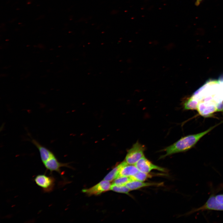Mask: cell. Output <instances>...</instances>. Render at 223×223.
<instances>
[{
    "label": "cell",
    "instance_id": "obj_1",
    "mask_svg": "<svg viewBox=\"0 0 223 223\" xmlns=\"http://www.w3.org/2000/svg\"><path fill=\"white\" fill-rule=\"evenodd\" d=\"M218 125V124L211 127L204 131L188 135L181 138L173 144L165 148L164 151L166 153L161 156L160 158H162L175 153L185 152L190 149L194 146L202 138Z\"/></svg>",
    "mask_w": 223,
    "mask_h": 223
},
{
    "label": "cell",
    "instance_id": "obj_2",
    "mask_svg": "<svg viewBox=\"0 0 223 223\" xmlns=\"http://www.w3.org/2000/svg\"><path fill=\"white\" fill-rule=\"evenodd\" d=\"M146 150L144 146L138 141L134 143L128 151L125 160L130 164H135L143 156Z\"/></svg>",
    "mask_w": 223,
    "mask_h": 223
},
{
    "label": "cell",
    "instance_id": "obj_3",
    "mask_svg": "<svg viewBox=\"0 0 223 223\" xmlns=\"http://www.w3.org/2000/svg\"><path fill=\"white\" fill-rule=\"evenodd\" d=\"M36 184L42 189L44 193H50L54 189L55 179L53 176H47L45 174H40L34 178Z\"/></svg>",
    "mask_w": 223,
    "mask_h": 223
},
{
    "label": "cell",
    "instance_id": "obj_4",
    "mask_svg": "<svg viewBox=\"0 0 223 223\" xmlns=\"http://www.w3.org/2000/svg\"><path fill=\"white\" fill-rule=\"evenodd\" d=\"M135 165L139 171L146 173H149L153 170H157L164 172H167L165 168L152 163L144 156L141 158Z\"/></svg>",
    "mask_w": 223,
    "mask_h": 223
},
{
    "label": "cell",
    "instance_id": "obj_5",
    "mask_svg": "<svg viewBox=\"0 0 223 223\" xmlns=\"http://www.w3.org/2000/svg\"><path fill=\"white\" fill-rule=\"evenodd\" d=\"M111 186L109 181L104 180L92 187L83 189L82 191L89 196L98 195L110 190Z\"/></svg>",
    "mask_w": 223,
    "mask_h": 223
},
{
    "label": "cell",
    "instance_id": "obj_6",
    "mask_svg": "<svg viewBox=\"0 0 223 223\" xmlns=\"http://www.w3.org/2000/svg\"><path fill=\"white\" fill-rule=\"evenodd\" d=\"M207 210L223 211V205L220 203L216 199L215 196L212 195L210 196L203 205L196 208L193 212Z\"/></svg>",
    "mask_w": 223,
    "mask_h": 223
},
{
    "label": "cell",
    "instance_id": "obj_7",
    "mask_svg": "<svg viewBox=\"0 0 223 223\" xmlns=\"http://www.w3.org/2000/svg\"><path fill=\"white\" fill-rule=\"evenodd\" d=\"M43 164L46 169L49 171L50 173L55 171L60 175L62 174L61 168L63 167L68 166L67 164L62 163L59 162L55 155L47 160L43 163Z\"/></svg>",
    "mask_w": 223,
    "mask_h": 223
},
{
    "label": "cell",
    "instance_id": "obj_8",
    "mask_svg": "<svg viewBox=\"0 0 223 223\" xmlns=\"http://www.w3.org/2000/svg\"><path fill=\"white\" fill-rule=\"evenodd\" d=\"M31 141L38 149L41 160L43 164L55 155L52 151L42 146L36 140L32 138L31 139Z\"/></svg>",
    "mask_w": 223,
    "mask_h": 223
},
{
    "label": "cell",
    "instance_id": "obj_9",
    "mask_svg": "<svg viewBox=\"0 0 223 223\" xmlns=\"http://www.w3.org/2000/svg\"><path fill=\"white\" fill-rule=\"evenodd\" d=\"M162 183L155 182H145L143 181L132 180L127 183L125 186L130 190H134L141 188L152 186H161Z\"/></svg>",
    "mask_w": 223,
    "mask_h": 223
},
{
    "label": "cell",
    "instance_id": "obj_10",
    "mask_svg": "<svg viewBox=\"0 0 223 223\" xmlns=\"http://www.w3.org/2000/svg\"><path fill=\"white\" fill-rule=\"evenodd\" d=\"M138 171L135 165L130 164L126 163L120 169L118 177H131L134 175Z\"/></svg>",
    "mask_w": 223,
    "mask_h": 223
},
{
    "label": "cell",
    "instance_id": "obj_11",
    "mask_svg": "<svg viewBox=\"0 0 223 223\" xmlns=\"http://www.w3.org/2000/svg\"><path fill=\"white\" fill-rule=\"evenodd\" d=\"M126 163L125 161H124L115 167L105 177L104 180L110 181L118 177L120 169Z\"/></svg>",
    "mask_w": 223,
    "mask_h": 223
},
{
    "label": "cell",
    "instance_id": "obj_12",
    "mask_svg": "<svg viewBox=\"0 0 223 223\" xmlns=\"http://www.w3.org/2000/svg\"><path fill=\"white\" fill-rule=\"evenodd\" d=\"M153 175L149 173H146L140 171L133 176L131 177L132 180L143 181L147 179L151 178Z\"/></svg>",
    "mask_w": 223,
    "mask_h": 223
},
{
    "label": "cell",
    "instance_id": "obj_13",
    "mask_svg": "<svg viewBox=\"0 0 223 223\" xmlns=\"http://www.w3.org/2000/svg\"><path fill=\"white\" fill-rule=\"evenodd\" d=\"M110 190L118 193L129 195L130 190L125 186H120L112 184L111 185Z\"/></svg>",
    "mask_w": 223,
    "mask_h": 223
},
{
    "label": "cell",
    "instance_id": "obj_14",
    "mask_svg": "<svg viewBox=\"0 0 223 223\" xmlns=\"http://www.w3.org/2000/svg\"><path fill=\"white\" fill-rule=\"evenodd\" d=\"M132 180L131 177L119 176L114 180L112 184L120 186L125 185L127 183Z\"/></svg>",
    "mask_w": 223,
    "mask_h": 223
},
{
    "label": "cell",
    "instance_id": "obj_15",
    "mask_svg": "<svg viewBox=\"0 0 223 223\" xmlns=\"http://www.w3.org/2000/svg\"><path fill=\"white\" fill-rule=\"evenodd\" d=\"M215 197L217 200L223 205V194L217 195Z\"/></svg>",
    "mask_w": 223,
    "mask_h": 223
},
{
    "label": "cell",
    "instance_id": "obj_16",
    "mask_svg": "<svg viewBox=\"0 0 223 223\" xmlns=\"http://www.w3.org/2000/svg\"><path fill=\"white\" fill-rule=\"evenodd\" d=\"M202 0H197L196 2V6L199 5Z\"/></svg>",
    "mask_w": 223,
    "mask_h": 223
}]
</instances>
